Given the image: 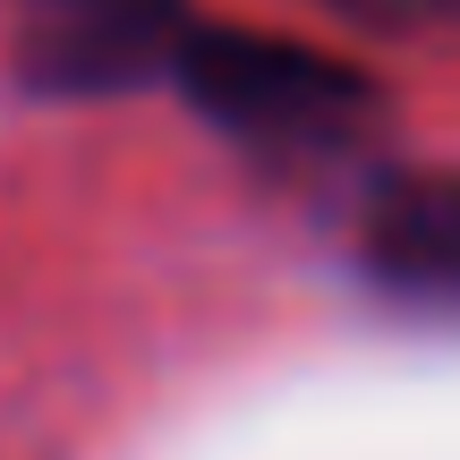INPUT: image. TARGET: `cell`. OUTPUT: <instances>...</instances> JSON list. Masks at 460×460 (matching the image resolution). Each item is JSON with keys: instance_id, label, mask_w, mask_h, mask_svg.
<instances>
[{"instance_id": "1", "label": "cell", "mask_w": 460, "mask_h": 460, "mask_svg": "<svg viewBox=\"0 0 460 460\" xmlns=\"http://www.w3.org/2000/svg\"><path fill=\"white\" fill-rule=\"evenodd\" d=\"M180 94L214 119L222 137L264 154H324L376 128V85L349 60L307 43H281L256 26H197L180 51Z\"/></svg>"}, {"instance_id": "2", "label": "cell", "mask_w": 460, "mask_h": 460, "mask_svg": "<svg viewBox=\"0 0 460 460\" xmlns=\"http://www.w3.org/2000/svg\"><path fill=\"white\" fill-rule=\"evenodd\" d=\"M188 0H0V51L26 94L94 102L180 77Z\"/></svg>"}, {"instance_id": "3", "label": "cell", "mask_w": 460, "mask_h": 460, "mask_svg": "<svg viewBox=\"0 0 460 460\" xmlns=\"http://www.w3.org/2000/svg\"><path fill=\"white\" fill-rule=\"evenodd\" d=\"M358 256L384 290L460 307V171H393L358 214Z\"/></svg>"}, {"instance_id": "4", "label": "cell", "mask_w": 460, "mask_h": 460, "mask_svg": "<svg viewBox=\"0 0 460 460\" xmlns=\"http://www.w3.org/2000/svg\"><path fill=\"white\" fill-rule=\"evenodd\" d=\"M324 9L367 26V34H444V26H460V0H324Z\"/></svg>"}]
</instances>
